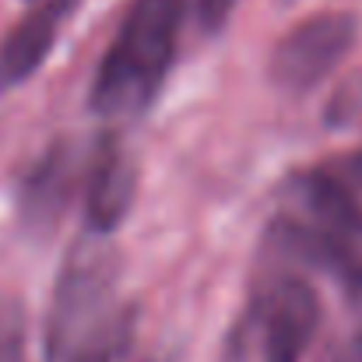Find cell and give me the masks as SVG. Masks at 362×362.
<instances>
[{
  "mask_svg": "<svg viewBox=\"0 0 362 362\" xmlns=\"http://www.w3.org/2000/svg\"><path fill=\"white\" fill-rule=\"evenodd\" d=\"M324 362H352V356H349V352H331Z\"/></svg>",
  "mask_w": 362,
  "mask_h": 362,
  "instance_id": "12",
  "label": "cell"
},
{
  "mask_svg": "<svg viewBox=\"0 0 362 362\" xmlns=\"http://www.w3.org/2000/svg\"><path fill=\"white\" fill-rule=\"evenodd\" d=\"M137 194V165L113 137L95 144L88 176H85V215L95 236L120 229Z\"/></svg>",
  "mask_w": 362,
  "mask_h": 362,
  "instance_id": "6",
  "label": "cell"
},
{
  "mask_svg": "<svg viewBox=\"0 0 362 362\" xmlns=\"http://www.w3.org/2000/svg\"><path fill=\"white\" fill-rule=\"evenodd\" d=\"M117 253L103 243H81L57 281L53 306L46 317V356L49 362H64L78 345L99 334L120 310H113L117 296Z\"/></svg>",
  "mask_w": 362,
  "mask_h": 362,
  "instance_id": "2",
  "label": "cell"
},
{
  "mask_svg": "<svg viewBox=\"0 0 362 362\" xmlns=\"http://www.w3.org/2000/svg\"><path fill=\"white\" fill-rule=\"evenodd\" d=\"M253 324L264 362H299L320 331V296L306 278H274L253 306Z\"/></svg>",
  "mask_w": 362,
  "mask_h": 362,
  "instance_id": "4",
  "label": "cell"
},
{
  "mask_svg": "<svg viewBox=\"0 0 362 362\" xmlns=\"http://www.w3.org/2000/svg\"><path fill=\"white\" fill-rule=\"evenodd\" d=\"M78 148H71L67 141H57L21 180L18 187V211H21V222L32 226L35 233H49L67 201H71V190L78 183Z\"/></svg>",
  "mask_w": 362,
  "mask_h": 362,
  "instance_id": "7",
  "label": "cell"
},
{
  "mask_svg": "<svg viewBox=\"0 0 362 362\" xmlns=\"http://www.w3.org/2000/svg\"><path fill=\"white\" fill-rule=\"evenodd\" d=\"M187 0H134L120 32L103 57L92 85V110L99 117L141 113L176 57Z\"/></svg>",
  "mask_w": 362,
  "mask_h": 362,
  "instance_id": "1",
  "label": "cell"
},
{
  "mask_svg": "<svg viewBox=\"0 0 362 362\" xmlns=\"http://www.w3.org/2000/svg\"><path fill=\"white\" fill-rule=\"evenodd\" d=\"M345 352L352 356V362H362V327H359V331H356V341H352V345H349Z\"/></svg>",
  "mask_w": 362,
  "mask_h": 362,
  "instance_id": "11",
  "label": "cell"
},
{
  "mask_svg": "<svg viewBox=\"0 0 362 362\" xmlns=\"http://www.w3.org/2000/svg\"><path fill=\"white\" fill-rule=\"evenodd\" d=\"M303 222L334 236L362 233V148L324 158L296 176L292 190Z\"/></svg>",
  "mask_w": 362,
  "mask_h": 362,
  "instance_id": "5",
  "label": "cell"
},
{
  "mask_svg": "<svg viewBox=\"0 0 362 362\" xmlns=\"http://www.w3.org/2000/svg\"><path fill=\"white\" fill-rule=\"evenodd\" d=\"M74 4L78 0H42L7 32L0 42V88H18L42 67Z\"/></svg>",
  "mask_w": 362,
  "mask_h": 362,
  "instance_id": "8",
  "label": "cell"
},
{
  "mask_svg": "<svg viewBox=\"0 0 362 362\" xmlns=\"http://www.w3.org/2000/svg\"><path fill=\"white\" fill-rule=\"evenodd\" d=\"M0 362H28L25 359V334L14 317L7 324H0Z\"/></svg>",
  "mask_w": 362,
  "mask_h": 362,
  "instance_id": "9",
  "label": "cell"
},
{
  "mask_svg": "<svg viewBox=\"0 0 362 362\" xmlns=\"http://www.w3.org/2000/svg\"><path fill=\"white\" fill-rule=\"evenodd\" d=\"M359 39V18L349 11H324L288 28L271 49V81L288 95L313 92Z\"/></svg>",
  "mask_w": 362,
  "mask_h": 362,
  "instance_id": "3",
  "label": "cell"
},
{
  "mask_svg": "<svg viewBox=\"0 0 362 362\" xmlns=\"http://www.w3.org/2000/svg\"><path fill=\"white\" fill-rule=\"evenodd\" d=\"M236 0H197V18H201V28L204 32H218L229 14H233Z\"/></svg>",
  "mask_w": 362,
  "mask_h": 362,
  "instance_id": "10",
  "label": "cell"
}]
</instances>
